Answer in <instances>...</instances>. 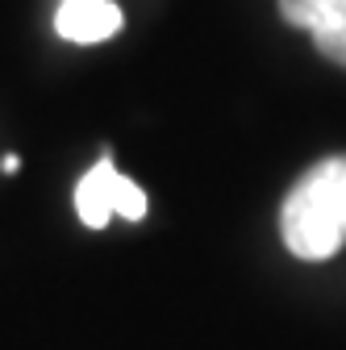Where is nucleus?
<instances>
[{"mask_svg": "<svg viewBox=\"0 0 346 350\" xmlns=\"http://www.w3.org/2000/svg\"><path fill=\"white\" fill-rule=\"evenodd\" d=\"M280 13L305 29L330 63L346 67V0H280Z\"/></svg>", "mask_w": 346, "mask_h": 350, "instance_id": "nucleus-3", "label": "nucleus"}, {"mask_svg": "<svg viewBox=\"0 0 346 350\" xmlns=\"http://www.w3.org/2000/svg\"><path fill=\"white\" fill-rule=\"evenodd\" d=\"M55 29L67 42L92 46V42H105L121 29V9L113 0H63L55 13Z\"/></svg>", "mask_w": 346, "mask_h": 350, "instance_id": "nucleus-4", "label": "nucleus"}, {"mask_svg": "<svg viewBox=\"0 0 346 350\" xmlns=\"http://www.w3.org/2000/svg\"><path fill=\"white\" fill-rule=\"evenodd\" d=\"M75 213L88 230H105L109 217H129V221H142L146 217V192L125 180L113 167V159H101L83 180L75 184Z\"/></svg>", "mask_w": 346, "mask_h": 350, "instance_id": "nucleus-2", "label": "nucleus"}, {"mask_svg": "<svg viewBox=\"0 0 346 350\" xmlns=\"http://www.w3.org/2000/svg\"><path fill=\"white\" fill-rule=\"evenodd\" d=\"M280 234L305 262H321L346 246V154H330L292 184L280 208Z\"/></svg>", "mask_w": 346, "mask_h": 350, "instance_id": "nucleus-1", "label": "nucleus"}]
</instances>
